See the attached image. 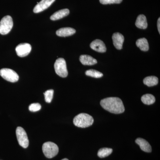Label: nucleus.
<instances>
[{
	"instance_id": "nucleus-8",
	"label": "nucleus",
	"mask_w": 160,
	"mask_h": 160,
	"mask_svg": "<svg viewBox=\"0 0 160 160\" xmlns=\"http://www.w3.org/2000/svg\"><path fill=\"white\" fill-rule=\"evenodd\" d=\"M31 45L29 43H21L16 48L17 54L20 57L27 56L31 51Z\"/></svg>"
},
{
	"instance_id": "nucleus-1",
	"label": "nucleus",
	"mask_w": 160,
	"mask_h": 160,
	"mask_svg": "<svg viewBox=\"0 0 160 160\" xmlns=\"http://www.w3.org/2000/svg\"><path fill=\"white\" fill-rule=\"evenodd\" d=\"M101 106L107 111L120 114L125 111V107L122 100L118 98L109 97L103 99L100 102Z\"/></svg>"
},
{
	"instance_id": "nucleus-25",
	"label": "nucleus",
	"mask_w": 160,
	"mask_h": 160,
	"mask_svg": "<svg viewBox=\"0 0 160 160\" xmlns=\"http://www.w3.org/2000/svg\"><path fill=\"white\" fill-rule=\"evenodd\" d=\"M160 18H159L158 19V30L159 31V33H160Z\"/></svg>"
},
{
	"instance_id": "nucleus-5",
	"label": "nucleus",
	"mask_w": 160,
	"mask_h": 160,
	"mask_svg": "<svg viewBox=\"0 0 160 160\" xmlns=\"http://www.w3.org/2000/svg\"><path fill=\"white\" fill-rule=\"evenodd\" d=\"M13 21L10 16L4 17L0 22V33L2 35L8 34L13 26Z\"/></svg>"
},
{
	"instance_id": "nucleus-18",
	"label": "nucleus",
	"mask_w": 160,
	"mask_h": 160,
	"mask_svg": "<svg viewBox=\"0 0 160 160\" xmlns=\"http://www.w3.org/2000/svg\"><path fill=\"white\" fill-rule=\"evenodd\" d=\"M143 83L149 87L156 86L158 83V79L155 76H149L145 78L143 80Z\"/></svg>"
},
{
	"instance_id": "nucleus-7",
	"label": "nucleus",
	"mask_w": 160,
	"mask_h": 160,
	"mask_svg": "<svg viewBox=\"0 0 160 160\" xmlns=\"http://www.w3.org/2000/svg\"><path fill=\"white\" fill-rule=\"evenodd\" d=\"M16 132L19 144L23 148H27L29 146V141L26 131L22 127H18Z\"/></svg>"
},
{
	"instance_id": "nucleus-11",
	"label": "nucleus",
	"mask_w": 160,
	"mask_h": 160,
	"mask_svg": "<svg viewBox=\"0 0 160 160\" xmlns=\"http://www.w3.org/2000/svg\"><path fill=\"white\" fill-rule=\"evenodd\" d=\"M112 39L113 45L117 49L120 50L122 48L124 41V37L119 32H115L112 35Z\"/></svg>"
},
{
	"instance_id": "nucleus-19",
	"label": "nucleus",
	"mask_w": 160,
	"mask_h": 160,
	"mask_svg": "<svg viewBox=\"0 0 160 160\" xmlns=\"http://www.w3.org/2000/svg\"><path fill=\"white\" fill-rule=\"evenodd\" d=\"M142 102L146 105H150L153 104L155 102V98L152 95L150 94H146L142 96Z\"/></svg>"
},
{
	"instance_id": "nucleus-23",
	"label": "nucleus",
	"mask_w": 160,
	"mask_h": 160,
	"mask_svg": "<svg viewBox=\"0 0 160 160\" xmlns=\"http://www.w3.org/2000/svg\"><path fill=\"white\" fill-rule=\"evenodd\" d=\"M41 105L40 104L38 103H32L30 106H29V110L30 111L33 112H37L39 111L40 109H41Z\"/></svg>"
},
{
	"instance_id": "nucleus-15",
	"label": "nucleus",
	"mask_w": 160,
	"mask_h": 160,
	"mask_svg": "<svg viewBox=\"0 0 160 160\" xmlns=\"http://www.w3.org/2000/svg\"><path fill=\"white\" fill-rule=\"evenodd\" d=\"M69 13V9H61L53 13L50 17V19L52 21H56V20L61 19L62 18L67 16Z\"/></svg>"
},
{
	"instance_id": "nucleus-12",
	"label": "nucleus",
	"mask_w": 160,
	"mask_h": 160,
	"mask_svg": "<svg viewBox=\"0 0 160 160\" xmlns=\"http://www.w3.org/2000/svg\"><path fill=\"white\" fill-rule=\"evenodd\" d=\"M136 143L139 146L140 148L145 152H152L151 146L147 141L142 138H138L135 141Z\"/></svg>"
},
{
	"instance_id": "nucleus-6",
	"label": "nucleus",
	"mask_w": 160,
	"mask_h": 160,
	"mask_svg": "<svg viewBox=\"0 0 160 160\" xmlns=\"http://www.w3.org/2000/svg\"><path fill=\"white\" fill-rule=\"evenodd\" d=\"M0 75L4 79L11 82H18L19 78L18 75L16 72L8 68H4L1 69Z\"/></svg>"
},
{
	"instance_id": "nucleus-20",
	"label": "nucleus",
	"mask_w": 160,
	"mask_h": 160,
	"mask_svg": "<svg viewBox=\"0 0 160 160\" xmlns=\"http://www.w3.org/2000/svg\"><path fill=\"white\" fill-rule=\"evenodd\" d=\"M112 152L111 148H103L100 149L98 152V156L100 158H104L109 156Z\"/></svg>"
},
{
	"instance_id": "nucleus-14",
	"label": "nucleus",
	"mask_w": 160,
	"mask_h": 160,
	"mask_svg": "<svg viewBox=\"0 0 160 160\" xmlns=\"http://www.w3.org/2000/svg\"><path fill=\"white\" fill-rule=\"evenodd\" d=\"M80 61L83 65L92 66L97 63L96 59L90 56L87 55H82L80 57Z\"/></svg>"
},
{
	"instance_id": "nucleus-22",
	"label": "nucleus",
	"mask_w": 160,
	"mask_h": 160,
	"mask_svg": "<svg viewBox=\"0 0 160 160\" xmlns=\"http://www.w3.org/2000/svg\"><path fill=\"white\" fill-rule=\"evenodd\" d=\"M53 93H54V91L53 89H49L45 92L44 95H45V101L46 102L49 103L51 102L53 98Z\"/></svg>"
},
{
	"instance_id": "nucleus-2",
	"label": "nucleus",
	"mask_w": 160,
	"mask_h": 160,
	"mask_svg": "<svg viewBox=\"0 0 160 160\" xmlns=\"http://www.w3.org/2000/svg\"><path fill=\"white\" fill-rule=\"evenodd\" d=\"M94 120L91 116L87 113H82L78 114L73 119L75 126L80 128H86L92 126Z\"/></svg>"
},
{
	"instance_id": "nucleus-3",
	"label": "nucleus",
	"mask_w": 160,
	"mask_h": 160,
	"mask_svg": "<svg viewBox=\"0 0 160 160\" xmlns=\"http://www.w3.org/2000/svg\"><path fill=\"white\" fill-rule=\"evenodd\" d=\"M42 151L46 158H52L58 154L59 148L55 143L52 142H46L43 145Z\"/></svg>"
},
{
	"instance_id": "nucleus-10",
	"label": "nucleus",
	"mask_w": 160,
	"mask_h": 160,
	"mask_svg": "<svg viewBox=\"0 0 160 160\" xmlns=\"http://www.w3.org/2000/svg\"><path fill=\"white\" fill-rule=\"evenodd\" d=\"M90 48L95 51L99 52H106V45L103 41L99 39H96L92 42L90 45Z\"/></svg>"
},
{
	"instance_id": "nucleus-21",
	"label": "nucleus",
	"mask_w": 160,
	"mask_h": 160,
	"mask_svg": "<svg viewBox=\"0 0 160 160\" xmlns=\"http://www.w3.org/2000/svg\"><path fill=\"white\" fill-rule=\"evenodd\" d=\"M86 74L88 76L94 78H100L103 76V74L100 72L94 70V69H89L86 72Z\"/></svg>"
},
{
	"instance_id": "nucleus-16",
	"label": "nucleus",
	"mask_w": 160,
	"mask_h": 160,
	"mask_svg": "<svg viewBox=\"0 0 160 160\" xmlns=\"http://www.w3.org/2000/svg\"><path fill=\"white\" fill-rule=\"evenodd\" d=\"M135 25L139 29H146L148 26V24L146 17L143 14L139 15L136 21Z\"/></svg>"
},
{
	"instance_id": "nucleus-13",
	"label": "nucleus",
	"mask_w": 160,
	"mask_h": 160,
	"mask_svg": "<svg viewBox=\"0 0 160 160\" xmlns=\"http://www.w3.org/2000/svg\"><path fill=\"white\" fill-rule=\"evenodd\" d=\"M75 32L76 30L73 28L66 27V28H62L59 29L57 31L56 34L58 36L66 37L72 35Z\"/></svg>"
},
{
	"instance_id": "nucleus-17",
	"label": "nucleus",
	"mask_w": 160,
	"mask_h": 160,
	"mask_svg": "<svg viewBox=\"0 0 160 160\" xmlns=\"http://www.w3.org/2000/svg\"><path fill=\"white\" fill-rule=\"evenodd\" d=\"M136 45L141 50L147 51L149 49V43L145 38H142L138 39L136 42Z\"/></svg>"
},
{
	"instance_id": "nucleus-26",
	"label": "nucleus",
	"mask_w": 160,
	"mask_h": 160,
	"mask_svg": "<svg viewBox=\"0 0 160 160\" xmlns=\"http://www.w3.org/2000/svg\"><path fill=\"white\" fill-rule=\"evenodd\" d=\"M62 160H68V159H67V158H64V159H63Z\"/></svg>"
},
{
	"instance_id": "nucleus-9",
	"label": "nucleus",
	"mask_w": 160,
	"mask_h": 160,
	"mask_svg": "<svg viewBox=\"0 0 160 160\" xmlns=\"http://www.w3.org/2000/svg\"><path fill=\"white\" fill-rule=\"evenodd\" d=\"M55 0H42L40 2H38L33 9L34 13H39L46 10L51 6Z\"/></svg>"
},
{
	"instance_id": "nucleus-24",
	"label": "nucleus",
	"mask_w": 160,
	"mask_h": 160,
	"mask_svg": "<svg viewBox=\"0 0 160 160\" xmlns=\"http://www.w3.org/2000/svg\"><path fill=\"white\" fill-rule=\"evenodd\" d=\"M100 2L103 5L111 4H120L122 0H99Z\"/></svg>"
},
{
	"instance_id": "nucleus-4",
	"label": "nucleus",
	"mask_w": 160,
	"mask_h": 160,
	"mask_svg": "<svg viewBox=\"0 0 160 160\" xmlns=\"http://www.w3.org/2000/svg\"><path fill=\"white\" fill-rule=\"evenodd\" d=\"M56 73L62 78H66L68 72L66 61L62 58H59L56 61L54 64Z\"/></svg>"
}]
</instances>
